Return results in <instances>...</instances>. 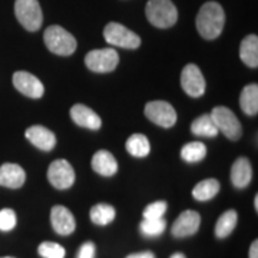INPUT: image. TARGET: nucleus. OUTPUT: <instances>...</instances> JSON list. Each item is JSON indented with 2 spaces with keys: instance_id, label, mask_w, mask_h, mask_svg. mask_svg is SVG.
Here are the masks:
<instances>
[{
  "instance_id": "28",
  "label": "nucleus",
  "mask_w": 258,
  "mask_h": 258,
  "mask_svg": "<svg viewBox=\"0 0 258 258\" xmlns=\"http://www.w3.org/2000/svg\"><path fill=\"white\" fill-rule=\"evenodd\" d=\"M37 252L43 258H64V254H66L62 245L56 242H50V241L42 242L37 248Z\"/></svg>"
},
{
  "instance_id": "19",
  "label": "nucleus",
  "mask_w": 258,
  "mask_h": 258,
  "mask_svg": "<svg viewBox=\"0 0 258 258\" xmlns=\"http://www.w3.org/2000/svg\"><path fill=\"white\" fill-rule=\"evenodd\" d=\"M240 57L248 68L258 66V37L257 35H248L244 37L240 45Z\"/></svg>"
},
{
  "instance_id": "12",
  "label": "nucleus",
  "mask_w": 258,
  "mask_h": 258,
  "mask_svg": "<svg viewBox=\"0 0 258 258\" xmlns=\"http://www.w3.org/2000/svg\"><path fill=\"white\" fill-rule=\"evenodd\" d=\"M201 224V217L198 212L188 210L184 211L174 222L172 225V235L176 238H185V237H191L194 235Z\"/></svg>"
},
{
  "instance_id": "4",
  "label": "nucleus",
  "mask_w": 258,
  "mask_h": 258,
  "mask_svg": "<svg viewBox=\"0 0 258 258\" xmlns=\"http://www.w3.org/2000/svg\"><path fill=\"white\" fill-rule=\"evenodd\" d=\"M15 13L19 23L29 32H36L43 23V13L37 0H16Z\"/></svg>"
},
{
  "instance_id": "18",
  "label": "nucleus",
  "mask_w": 258,
  "mask_h": 258,
  "mask_svg": "<svg viewBox=\"0 0 258 258\" xmlns=\"http://www.w3.org/2000/svg\"><path fill=\"white\" fill-rule=\"evenodd\" d=\"M92 168L99 175L112 176L118 171V162L109 151L101 149L92 158Z\"/></svg>"
},
{
  "instance_id": "29",
  "label": "nucleus",
  "mask_w": 258,
  "mask_h": 258,
  "mask_svg": "<svg viewBox=\"0 0 258 258\" xmlns=\"http://www.w3.org/2000/svg\"><path fill=\"white\" fill-rule=\"evenodd\" d=\"M16 227V214L10 208H5L0 211V231H12Z\"/></svg>"
},
{
  "instance_id": "35",
  "label": "nucleus",
  "mask_w": 258,
  "mask_h": 258,
  "mask_svg": "<svg viewBox=\"0 0 258 258\" xmlns=\"http://www.w3.org/2000/svg\"><path fill=\"white\" fill-rule=\"evenodd\" d=\"M254 207H255V211H258V195H255V200H254Z\"/></svg>"
},
{
  "instance_id": "8",
  "label": "nucleus",
  "mask_w": 258,
  "mask_h": 258,
  "mask_svg": "<svg viewBox=\"0 0 258 258\" xmlns=\"http://www.w3.org/2000/svg\"><path fill=\"white\" fill-rule=\"evenodd\" d=\"M145 116L162 128H171L176 122V112L174 106L165 101L148 102L145 106Z\"/></svg>"
},
{
  "instance_id": "26",
  "label": "nucleus",
  "mask_w": 258,
  "mask_h": 258,
  "mask_svg": "<svg viewBox=\"0 0 258 258\" xmlns=\"http://www.w3.org/2000/svg\"><path fill=\"white\" fill-rule=\"evenodd\" d=\"M205 155H207V147L203 142H189L181 149V158L189 164L203 161Z\"/></svg>"
},
{
  "instance_id": "5",
  "label": "nucleus",
  "mask_w": 258,
  "mask_h": 258,
  "mask_svg": "<svg viewBox=\"0 0 258 258\" xmlns=\"http://www.w3.org/2000/svg\"><path fill=\"white\" fill-rule=\"evenodd\" d=\"M103 36H105V40L112 46L137 49L141 45V37L135 32L129 30L126 26L116 22H111L105 26Z\"/></svg>"
},
{
  "instance_id": "24",
  "label": "nucleus",
  "mask_w": 258,
  "mask_h": 258,
  "mask_svg": "<svg viewBox=\"0 0 258 258\" xmlns=\"http://www.w3.org/2000/svg\"><path fill=\"white\" fill-rule=\"evenodd\" d=\"M191 132L197 137H207V138H214L218 135V129L215 126L211 115H201L200 118L194 120L191 125Z\"/></svg>"
},
{
  "instance_id": "11",
  "label": "nucleus",
  "mask_w": 258,
  "mask_h": 258,
  "mask_svg": "<svg viewBox=\"0 0 258 258\" xmlns=\"http://www.w3.org/2000/svg\"><path fill=\"white\" fill-rule=\"evenodd\" d=\"M13 85L18 89L19 92L23 93L25 96L33 98V99H39L43 96L45 93V88L43 83L37 79L35 75L25 72V71H18L13 75Z\"/></svg>"
},
{
  "instance_id": "13",
  "label": "nucleus",
  "mask_w": 258,
  "mask_h": 258,
  "mask_svg": "<svg viewBox=\"0 0 258 258\" xmlns=\"http://www.w3.org/2000/svg\"><path fill=\"white\" fill-rule=\"evenodd\" d=\"M50 222L59 235H69L76 228V221L72 212L63 205H55L50 212Z\"/></svg>"
},
{
  "instance_id": "2",
  "label": "nucleus",
  "mask_w": 258,
  "mask_h": 258,
  "mask_svg": "<svg viewBox=\"0 0 258 258\" xmlns=\"http://www.w3.org/2000/svg\"><path fill=\"white\" fill-rule=\"evenodd\" d=\"M145 15L155 28H172L178 20V10L172 0H148Z\"/></svg>"
},
{
  "instance_id": "27",
  "label": "nucleus",
  "mask_w": 258,
  "mask_h": 258,
  "mask_svg": "<svg viewBox=\"0 0 258 258\" xmlns=\"http://www.w3.org/2000/svg\"><path fill=\"white\" fill-rule=\"evenodd\" d=\"M139 228L145 237H158L165 231L166 221L164 218H144Z\"/></svg>"
},
{
  "instance_id": "32",
  "label": "nucleus",
  "mask_w": 258,
  "mask_h": 258,
  "mask_svg": "<svg viewBox=\"0 0 258 258\" xmlns=\"http://www.w3.org/2000/svg\"><path fill=\"white\" fill-rule=\"evenodd\" d=\"M126 258H155V255L151 251H144V252H137V254H131Z\"/></svg>"
},
{
  "instance_id": "33",
  "label": "nucleus",
  "mask_w": 258,
  "mask_h": 258,
  "mask_svg": "<svg viewBox=\"0 0 258 258\" xmlns=\"http://www.w3.org/2000/svg\"><path fill=\"white\" fill-rule=\"evenodd\" d=\"M249 258H258V241L255 240L249 247Z\"/></svg>"
},
{
  "instance_id": "30",
  "label": "nucleus",
  "mask_w": 258,
  "mask_h": 258,
  "mask_svg": "<svg viewBox=\"0 0 258 258\" xmlns=\"http://www.w3.org/2000/svg\"><path fill=\"white\" fill-rule=\"evenodd\" d=\"M166 203L165 201H157L148 205L144 210V218H162L164 214L166 212Z\"/></svg>"
},
{
  "instance_id": "3",
  "label": "nucleus",
  "mask_w": 258,
  "mask_h": 258,
  "mask_svg": "<svg viewBox=\"0 0 258 258\" xmlns=\"http://www.w3.org/2000/svg\"><path fill=\"white\" fill-rule=\"evenodd\" d=\"M43 40L47 49L59 56H69L75 53L76 50V39H75L68 30H64L62 26L52 25L45 30Z\"/></svg>"
},
{
  "instance_id": "10",
  "label": "nucleus",
  "mask_w": 258,
  "mask_h": 258,
  "mask_svg": "<svg viewBox=\"0 0 258 258\" xmlns=\"http://www.w3.org/2000/svg\"><path fill=\"white\" fill-rule=\"evenodd\" d=\"M181 86L191 98H200L205 92V79L203 72L197 64L189 63L185 66L181 74Z\"/></svg>"
},
{
  "instance_id": "20",
  "label": "nucleus",
  "mask_w": 258,
  "mask_h": 258,
  "mask_svg": "<svg viewBox=\"0 0 258 258\" xmlns=\"http://www.w3.org/2000/svg\"><path fill=\"white\" fill-rule=\"evenodd\" d=\"M240 105L244 113L249 116L257 115L258 112V85L249 83L247 85L240 95Z\"/></svg>"
},
{
  "instance_id": "15",
  "label": "nucleus",
  "mask_w": 258,
  "mask_h": 258,
  "mask_svg": "<svg viewBox=\"0 0 258 258\" xmlns=\"http://www.w3.org/2000/svg\"><path fill=\"white\" fill-rule=\"evenodd\" d=\"M71 116H72V119H74L76 125L83 126V128L96 131V129L101 128L102 125L99 115L95 111H92L91 108H88L86 105H82V103H76V105L72 106Z\"/></svg>"
},
{
  "instance_id": "6",
  "label": "nucleus",
  "mask_w": 258,
  "mask_h": 258,
  "mask_svg": "<svg viewBox=\"0 0 258 258\" xmlns=\"http://www.w3.org/2000/svg\"><path fill=\"white\" fill-rule=\"evenodd\" d=\"M211 118L218 131L231 141H238L242 134V128L235 113L225 106H215L211 112Z\"/></svg>"
},
{
  "instance_id": "17",
  "label": "nucleus",
  "mask_w": 258,
  "mask_h": 258,
  "mask_svg": "<svg viewBox=\"0 0 258 258\" xmlns=\"http://www.w3.org/2000/svg\"><path fill=\"white\" fill-rule=\"evenodd\" d=\"M251 178H252V168H251L249 161L244 157L238 158L231 168V182H232V185L238 189L245 188L251 182Z\"/></svg>"
},
{
  "instance_id": "14",
  "label": "nucleus",
  "mask_w": 258,
  "mask_h": 258,
  "mask_svg": "<svg viewBox=\"0 0 258 258\" xmlns=\"http://www.w3.org/2000/svg\"><path fill=\"white\" fill-rule=\"evenodd\" d=\"M26 138L28 141L39 148L40 151H52L56 145V137L52 131H49L42 125H33L26 129Z\"/></svg>"
},
{
  "instance_id": "34",
  "label": "nucleus",
  "mask_w": 258,
  "mask_h": 258,
  "mask_svg": "<svg viewBox=\"0 0 258 258\" xmlns=\"http://www.w3.org/2000/svg\"><path fill=\"white\" fill-rule=\"evenodd\" d=\"M171 258H185L184 254H181V252H176V254H174Z\"/></svg>"
},
{
  "instance_id": "36",
  "label": "nucleus",
  "mask_w": 258,
  "mask_h": 258,
  "mask_svg": "<svg viewBox=\"0 0 258 258\" xmlns=\"http://www.w3.org/2000/svg\"><path fill=\"white\" fill-rule=\"evenodd\" d=\"M3 258H13V257H3Z\"/></svg>"
},
{
  "instance_id": "1",
  "label": "nucleus",
  "mask_w": 258,
  "mask_h": 258,
  "mask_svg": "<svg viewBox=\"0 0 258 258\" xmlns=\"http://www.w3.org/2000/svg\"><path fill=\"white\" fill-rule=\"evenodd\" d=\"M224 25H225V13L221 5L217 2L204 3L197 16V29L200 35L207 40L217 39L221 35Z\"/></svg>"
},
{
  "instance_id": "7",
  "label": "nucleus",
  "mask_w": 258,
  "mask_h": 258,
  "mask_svg": "<svg viewBox=\"0 0 258 258\" xmlns=\"http://www.w3.org/2000/svg\"><path fill=\"white\" fill-rule=\"evenodd\" d=\"M85 63L88 66V69H91L92 72L106 74V72H112L118 66L119 55L112 47L95 49L86 55Z\"/></svg>"
},
{
  "instance_id": "31",
  "label": "nucleus",
  "mask_w": 258,
  "mask_h": 258,
  "mask_svg": "<svg viewBox=\"0 0 258 258\" xmlns=\"http://www.w3.org/2000/svg\"><path fill=\"white\" fill-rule=\"evenodd\" d=\"M78 258H95V244L85 242L78 252Z\"/></svg>"
},
{
  "instance_id": "9",
  "label": "nucleus",
  "mask_w": 258,
  "mask_h": 258,
  "mask_svg": "<svg viewBox=\"0 0 258 258\" xmlns=\"http://www.w3.org/2000/svg\"><path fill=\"white\" fill-rule=\"evenodd\" d=\"M47 179L56 189H68L75 182L74 168L64 159H56L47 169Z\"/></svg>"
},
{
  "instance_id": "25",
  "label": "nucleus",
  "mask_w": 258,
  "mask_h": 258,
  "mask_svg": "<svg viewBox=\"0 0 258 258\" xmlns=\"http://www.w3.org/2000/svg\"><path fill=\"white\" fill-rule=\"evenodd\" d=\"M89 215H91L92 222H95L96 225H108L115 220L116 211L109 204H96L91 208Z\"/></svg>"
},
{
  "instance_id": "16",
  "label": "nucleus",
  "mask_w": 258,
  "mask_h": 258,
  "mask_svg": "<svg viewBox=\"0 0 258 258\" xmlns=\"http://www.w3.org/2000/svg\"><path fill=\"white\" fill-rule=\"evenodd\" d=\"M26 181V172L25 169L18 164L6 162L0 166V185L16 189L20 188Z\"/></svg>"
},
{
  "instance_id": "21",
  "label": "nucleus",
  "mask_w": 258,
  "mask_h": 258,
  "mask_svg": "<svg viewBox=\"0 0 258 258\" xmlns=\"http://www.w3.org/2000/svg\"><path fill=\"white\" fill-rule=\"evenodd\" d=\"M126 151L132 157L137 158H144L149 155L151 152V144H149V139L142 135V134H134L132 137H129L126 141Z\"/></svg>"
},
{
  "instance_id": "23",
  "label": "nucleus",
  "mask_w": 258,
  "mask_h": 258,
  "mask_svg": "<svg viewBox=\"0 0 258 258\" xmlns=\"http://www.w3.org/2000/svg\"><path fill=\"white\" fill-rule=\"evenodd\" d=\"M238 221V214L234 210H228L222 214L215 224V235L217 238H227L234 231Z\"/></svg>"
},
{
  "instance_id": "22",
  "label": "nucleus",
  "mask_w": 258,
  "mask_h": 258,
  "mask_svg": "<svg viewBox=\"0 0 258 258\" xmlns=\"http://www.w3.org/2000/svg\"><path fill=\"white\" fill-rule=\"evenodd\" d=\"M220 192V182L214 178L201 181L192 189V197L197 201H210Z\"/></svg>"
}]
</instances>
